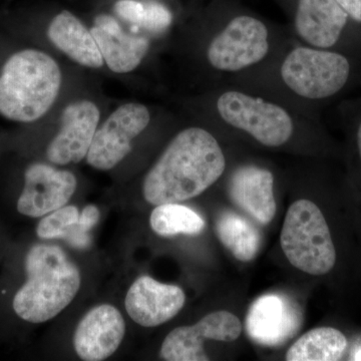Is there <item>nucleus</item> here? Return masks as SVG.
Segmentation results:
<instances>
[{
  "instance_id": "obj_1",
  "label": "nucleus",
  "mask_w": 361,
  "mask_h": 361,
  "mask_svg": "<svg viewBox=\"0 0 361 361\" xmlns=\"http://www.w3.org/2000/svg\"><path fill=\"white\" fill-rule=\"evenodd\" d=\"M226 160L208 130L189 128L179 133L142 182V196L152 205L180 203L198 197L220 179Z\"/></svg>"
},
{
  "instance_id": "obj_2",
  "label": "nucleus",
  "mask_w": 361,
  "mask_h": 361,
  "mask_svg": "<svg viewBox=\"0 0 361 361\" xmlns=\"http://www.w3.org/2000/svg\"><path fill=\"white\" fill-rule=\"evenodd\" d=\"M27 279L13 298L21 319L44 323L58 316L77 296L80 269L59 246L37 244L25 257Z\"/></svg>"
},
{
  "instance_id": "obj_3",
  "label": "nucleus",
  "mask_w": 361,
  "mask_h": 361,
  "mask_svg": "<svg viewBox=\"0 0 361 361\" xmlns=\"http://www.w3.org/2000/svg\"><path fill=\"white\" fill-rule=\"evenodd\" d=\"M61 85V68L51 56L37 49L16 52L0 75V115L35 122L51 110Z\"/></svg>"
},
{
  "instance_id": "obj_4",
  "label": "nucleus",
  "mask_w": 361,
  "mask_h": 361,
  "mask_svg": "<svg viewBox=\"0 0 361 361\" xmlns=\"http://www.w3.org/2000/svg\"><path fill=\"white\" fill-rule=\"evenodd\" d=\"M280 243L296 269L322 276L336 264V249L326 219L310 200L294 202L285 217Z\"/></svg>"
},
{
  "instance_id": "obj_5",
  "label": "nucleus",
  "mask_w": 361,
  "mask_h": 361,
  "mask_svg": "<svg viewBox=\"0 0 361 361\" xmlns=\"http://www.w3.org/2000/svg\"><path fill=\"white\" fill-rule=\"evenodd\" d=\"M350 73L348 59L322 49L297 47L285 59L281 77L285 85L305 99H325L346 85Z\"/></svg>"
},
{
  "instance_id": "obj_6",
  "label": "nucleus",
  "mask_w": 361,
  "mask_h": 361,
  "mask_svg": "<svg viewBox=\"0 0 361 361\" xmlns=\"http://www.w3.org/2000/svg\"><path fill=\"white\" fill-rule=\"evenodd\" d=\"M217 110L226 123L244 130L266 147H280L290 140L293 122L278 104L237 90L221 94Z\"/></svg>"
},
{
  "instance_id": "obj_7",
  "label": "nucleus",
  "mask_w": 361,
  "mask_h": 361,
  "mask_svg": "<svg viewBox=\"0 0 361 361\" xmlns=\"http://www.w3.org/2000/svg\"><path fill=\"white\" fill-rule=\"evenodd\" d=\"M269 51L264 23L251 16H237L211 42L207 51L216 70L238 71L263 61Z\"/></svg>"
},
{
  "instance_id": "obj_8",
  "label": "nucleus",
  "mask_w": 361,
  "mask_h": 361,
  "mask_svg": "<svg viewBox=\"0 0 361 361\" xmlns=\"http://www.w3.org/2000/svg\"><path fill=\"white\" fill-rule=\"evenodd\" d=\"M151 115L144 104H127L116 109L97 130L87 161L97 170L115 168L132 151V142L148 127Z\"/></svg>"
},
{
  "instance_id": "obj_9",
  "label": "nucleus",
  "mask_w": 361,
  "mask_h": 361,
  "mask_svg": "<svg viewBox=\"0 0 361 361\" xmlns=\"http://www.w3.org/2000/svg\"><path fill=\"white\" fill-rule=\"evenodd\" d=\"M241 330L237 316L228 311H215L195 325L172 330L161 344V357L168 361H208L204 341H234Z\"/></svg>"
},
{
  "instance_id": "obj_10",
  "label": "nucleus",
  "mask_w": 361,
  "mask_h": 361,
  "mask_svg": "<svg viewBox=\"0 0 361 361\" xmlns=\"http://www.w3.org/2000/svg\"><path fill=\"white\" fill-rule=\"evenodd\" d=\"M77 186V178L73 173L47 164H32L25 173V186L18 201V211L27 217H42L66 206Z\"/></svg>"
},
{
  "instance_id": "obj_11",
  "label": "nucleus",
  "mask_w": 361,
  "mask_h": 361,
  "mask_svg": "<svg viewBox=\"0 0 361 361\" xmlns=\"http://www.w3.org/2000/svg\"><path fill=\"white\" fill-rule=\"evenodd\" d=\"M302 313L288 297L266 294L252 304L246 318L248 336L264 346H279L301 327Z\"/></svg>"
},
{
  "instance_id": "obj_12",
  "label": "nucleus",
  "mask_w": 361,
  "mask_h": 361,
  "mask_svg": "<svg viewBox=\"0 0 361 361\" xmlns=\"http://www.w3.org/2000/svg\"><path fill=\"white\" fill-rule=\"evenodd\" d=\"M99 118V108L92 102L68 104L61 116V130L47 147V160L56 165L80 163L92 146Z\"/></svg>"
},
{
  "instance_id": "obj_13",
  "label": "nucleus",
  "mask_w": 361,
  "mask_h": 361,
  "mask_svg": "<svg viewBox=\"0 0 361 361\" xmlns=\"http://www.w3.org/2000/svg\"><path fill=\"white\" fill-rule=\"evenodd\" d=\"M185 302L186 295L179 286L161 283L144 275L130 287L125 306L135 323L144 327H156L173 319Z\"/></svg>"
},
{
  "instance_id": "obj_14",
  "label": "nucleus",
  "mask_w": 361,
  "mask_h": 361,
  "mask_svg": "<svg viewBox=\"0 0 361 361\" xmlns=\"http://www.w3.org/2000/svg\"><path fill=\"white\" fill-rule=\"evenodd\" d=\"M125 334L122 313L115 306L102 304L92 308L78 323L73 346L80 360L102 361L120 348Z\"/></svg>"
},
{
  "instance_id": "obj_15",
  "label": "nucleus",
  "mask_w": 361,
  "mask_h": 361,
  "mask_svg": "<svg viewBox=\"0 0 361 361\" xmlns=\"http://www.w3.org/2000/svg\"><path fill=\"white\" fill-rule=\"evenodd\" d=\"M274 177L270 171L257 166H242L228 183V194L244 213L261 225L274 219L277 206L274 197Z\"/></svg>"
},
{
  "instance_id": "obj_16",
  "label": "nucleus",
  "mask_w": 361,
  "mask_h": 361,
  "mask_svg": "<svg viewBox=\"0 0 361 361\" xmlns=\"http://www.w3.org/2000/svg\"><path fill=\"white\" fill-rule=\"evenodd\" d=\"M90 32L96 39L104 61L115 73L134 71L149 51L146 37L123 32L118 21L108 14L97 16Z\"/></svg>"
},
{
  "instance_id": "obj_17",
  "label": "nucleus",
  "mask_w": 361,
  "mask_h": 361,
  "mask_svg": "<svg viewBox=\"0 0 361 361\" xmlns=\"http://www.w3.org/2000/svg\"><path fill=\"white\" fill-rule=\"evenodd\" d=\"M348 14L336 0H299L295 28L299 37L317 49H329L338 42Z\"/></svg>"
},
{
  "instance_id": "obj_18",
  "label": "nucleus",
  "mask_w": 361,
  "mask_h": 361,
  "mask_svg": "<svg viewBox=\"0 0 361 361\" xmlns=\"http://www.w3.org/2000/svg\"><path fill=\"white\" fill-rule=\"evenodd\" d=\"M47 37L75 63L92 68L103 66V56L92 32L70 11H63L51 20Z\"/></svg>"
},
{
  "instance_id": "obj_19",
  "label": "nucleus",
  "mask_w": 361,
  "mask_h": 361,
  "mask_svg": "<svg viewBox=\"0 0 361 361\" xmlns=\"http://www.w3.org/2000/svg\"><path fill=\"white\" fill-rule=\"evenodd\" d=\"M218 239L242 262H250L258 255L261 235L250 221L239 214L226 210L219 214L215 223Z\"/></svg>"
},
{
  "instance_id": "obj_20",
  "label": "nucleus",
  "mask_w": 361,
  "mask_h": 361,
  "mask_svg": "<svg viewBox=\"0 0 361 361\" xmlns=\"http://www.w3.org/2000/svg\"><path fill=\"white\" fill-rule=\"evenodd\" d=\"M345 336L334 327H317L294 342L286 353L287 361H337L348 349Z\"/></svg>"
},
{
  "instance_id": "obj_21",
  "label": "nucleus",
  "mask_w": 361,
  "mask_h": 361,
  "mask_svg": "<svg viewBox=\"0 0 361 361\" xmlns=\"http://www.w3.org/2000/svg\"><path fill=\"white\" fill-rule=\"evenodd\" d=\"M149 225L161 237L176 235H198L205 228V221L189 207L179 203L158 205L152 211Z\"/></svg>"
},
{
  "instance_id": "obj_22",
  "label": "nucleus",
  "mask_w": 361,
  "mask_h": 361,
  "mask_svg": "<svg viewBox=\"0 0 361 361\" xmlns=\"http://www.w3.org/2000/svg\"><path fill=\"white\" fill-rule=\"evenodd\" d=\"M90 230L80 222V213L75 206H63L47 214L40 221L37 234L42 239H66L71 245L82 248L89 244Z\"/></svg>"
},
{
  "instance_id": "obj_23",
  "label": "nucleus",
  "mask_w": 361,
  "mask_h": 361,
  "mask_svg": "<svg viewBox=\"0 0 361 361\" xmlns=\"http://www.w3.org/2000/svg\"><path fill=\"white\" fill-rule=\"evenodd\" d=\"M115 13L123 20L149 32H164L172 23V14L167 7L158 2L120 0L115 4Z\"/></svg>"
},
{
  "instance_id": "obj_24",
  "label": "nucleus",
  "mask_w": 361,
  "mask_h": 361,
  "mask_svg": "<svg viewBox=\"0 0 361 361\" xmlns=\"http://www.w3.org/2000/svg\"><path fill=\"white\" fill-rule=\"evenodd\" d=\"M336 2L348 16L361 23V0H336Z\"/></svg>"
},
{
  "instance_id": "obj_25",
  "label": "nucleus",
  "mask_w": 361,
  "mask_h": 361,
  "mask_svg": "<svg viewBox=\"0 0 361 361\" xmlns=\"http://www.w3.org/2000/svg\"><path fill=\"white\" fill-rule=\"evenodd\" d=\"M357 146H358V152H360V157L361 160V123L360 128H358L357 132Z\"/></svg>"
},
{
  "instance_id": "obj_26",
  "label": "nucleus",
  "mask_w": 361,
  "mask_h": 361,
  "mask_svg": "<svg viewBox=\"0 0 361 361\" xmlns=\"http://www.w3.org/2000/svg\"><path fill=\"white\" fill-rule=\"evenodd\" d=\"M353 360H361V348L356 349L355 353L353 355Z\"/></svg>"
}]
</instances>
